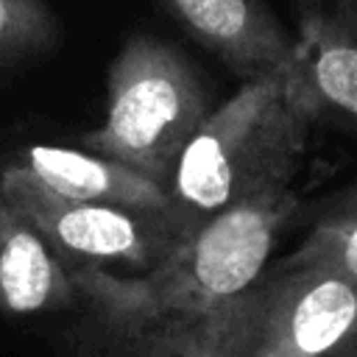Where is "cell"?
Masks as SVG:
<instances>
[{
    "label": "cell",
    "instance_id": "30bf717a",
    "mask_svg": "<svg viewBox=\"0 0 357 357\" xmlns=\"http://www.w3.org/2000/svg\"><path fill=\"white\" fill-rule=\"evenodd\" d=\"M293 257L332 268L357 293V184L315 220ZM326 357H357V321Z\"/></svg>",
    "mask_w": 357,
    "mask_h": 357
},
{
    "label": "cell",
    "instance_id": "3957f363",
    "mask_svg": "<svg viewBox=\"0 0 357 357\" xmlns=\"http://www.w3.org/2000/svg\"><path fill=\"white\" fill-rule=\"evenodd\" d=\"M315 120L296 73L243 81L209 112L173 170L162 218L176 240L229 206L287 190Z\"/></svg>",
    "mask_w": 357,
    "mask_h": 357
},
{
    "label": "cell",
    "instance_id": "9c48e42d",
    "mask_svg": "<svg viewBox=\"0 0 357 357\" xmlns=\"http://www.w3.org/2000/svg\"><path fill=\"white\" fill-rule=\"evenodd\" d=\"M75 298L67 262L0 192V312L22 318Z\"/></svg>",
    "mask_w": 357,
    "mask_h": 357
},
{
    "label": "cell",
    "instance_id": "52a82bcc",
    "mask_svg": "<svg viewBox=\"0 0 357 357\" xmlns=\"http://www.w3.org/2000/svg\"><path fill=\"white\" fill-rule=\"evenodd\" d=\"M296 39V81L315 112H337L357 120V3L310 11Z\"/></svg>",
    "mask_w": 357,
    "mask_h": 357
},
{
    "label": "cell",
    "instance_id": "7a4b0ae2",
    "mask_svg": "<svg viewBox=\"0 0 357 357\" xmlns=\"http://www.w3.org/2000/svg\"><path fill=\"white\" fill-rule=\"evenodd\" d=\"M357 321V293L293 254L231 298L128 335H100V357H326Z\"/></svg>",
    "mask_w": 357,
    "mask_h": 357
},
{
    "label": "cell",
    "instance_id": "6da1fadb",
    "mask_svg": "<svg viewBox=\"0 0 357 357\" xmlns=\"http://www.w3.org/2000/svg\"><path fill=\"white\" fill-rule=\"evenodd\" d=\"M296 215L298 198L290 187L265 192L192 229L145 273L120 276L84 262H70L67 273L75 296L86 301L98 335L139 332L198 315L248 287Z\"/></svg>",
    "mask_w": 357,
    "mask_h": 357
},
{
    "label": "cell",
    "instance_id": "277c9868",
    "mask_svg": "<svg viewBox=\"0 0 357 357\" xmlns=\"http://www.w3.org/2000/svg\"><path fill=\"white\" fill-rule=\"evenodd\" d=\"M209 95L195 64L156 33H131L106 78V120L81 134L89 153L114 159L165 187L209 117Z\"/></svg>",
    "mask_w": 357,
    "mask_h": 357
},
{
    "label": "cell",
    "instance_id": "ba28073f",
    "mask_svg": "<svg viewBox=\"0 0 357 357\" xmlns=\"http://www.w3.org/2000/svg\"><path fill=\"white\" fill-rule=\"evenodd\" d=\"M17 162H22L45 187H50L64 198L117 206L139 215L167 212L165 187L153 184L142 173L114 159L73 151V148L31 145L20 153Z\"/></svg>",
    "mask_w": 357,
    "mask_h": 357
},
{
    "label": "cell",
    "instance_id": "8fae6325",
    "mask_svg": "<svg viewBox=\"0 0 357 357\" xmlns=\"http://www.w3.org/2000/svg\"><path fill=\"white\" fill-rule=\"evenodd\" d=\"M61 33V20L45 0H0V67L56 50Z\"/></svg>",
    "mask_w": 357,
    "mask_h": 357
},
{
    "label": "cell",
    "instance_id": "5b68a950",
    "mask_svg": "<svg viewBox=\"0 0 357 357\" xmlns=\"http://www.w3.org/2000/svg\"><path fill=\"white\" fill-rule=\"evenodd\" d=\"M0 192L56 254H73L84 265L106 268L120 262L145 273L178 245L162 215L64 198L17 159L3 165Z\"/></svg>",
    "mask_w": 357,
    "mask_h": 357
},
{
    "label": "cell",
    "instance_id": "8992f818",
    "mask_svg": "<svg viewBox=\"0 0 357 357\" xmlns=\"http://www.w3.org/2000/svg\"><path fill=\"white\" fill-rule=\"evenodd\" d=\"M167 14L243 81L290 75L296 39L262 0H159Z\"/></svg>",
    "mask_w": 357,
    "mask_h": 357
}]
</instances>
